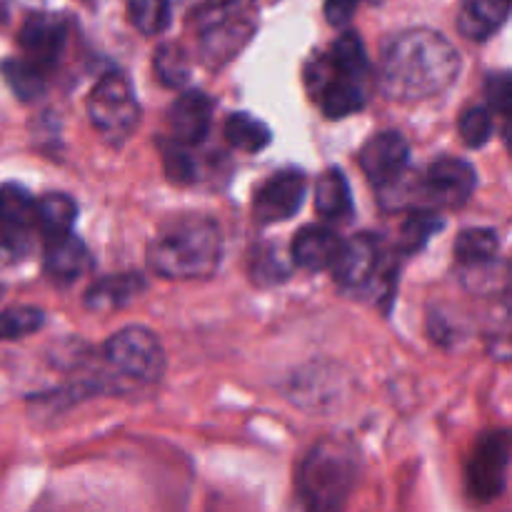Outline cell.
I'll return each instance as SVG.
<instances>
[{"mask_svg":"<svg viewBox=\"0 0 512 512\" xmlns=\"http://www.w3.org/2000/svg\"><path fill=\"white\" fill-rule=\"evenodd\" d=\"M330 273L345 290L375 288L385 273H390L385 243L373 233H360L343 240L338 258L330 265Z\"/></svg>","mask_w":512,"mask_h":512,"instance_id":"obj_8","label":"cell"},{"mask_svg":"<svg viewBox=\"0 0 512 512\" xmlns=\"http://www.w3.org/2000/svg\"><path fill=\"white\" fill-rule=\"evenodd\" d=\"M360 0H325V18L335 28H345L353 20Z\"/></svg>","mask_w":512,"mask_h":512,"instance_id":"obj_34","label":"cell"},{"mask_svg":"<svg viewBox=\"0 0 512 512\" xmlns=\"http://www.w3.org/2000/svg\"><path fill=\"white\" fill-rule=\"evenodd\" d=\"M360 478V455L345 438H325L310 448L298 470L300 500L310 510L333 512L345 508Z\"/></svg>","mask_w":512,"mask_h":512,"instance_id":"obj_3","label":"cell"},{"mask_svg":"<svg viewBox=\"0 0 512 512\" xmlns=\"http://www.w3.org/2000/svg\"><path fill=\"white\" fill-rule=\"evenodd\" d=\"M75 218H78V205L70 195L48 193L35 200V230L45 243L73 233Z\"/></svg>","mask_w":512,"mask_h":512,"instance_id":"obj_21","label":"cell"},{"mask_svg":"<svg viewBox=\"0 0 512 512\" xmlns=\"http://www.w3.org/2000/svg\"><path fill=\"white\" fill-rule=\"evenodd\" d=\"M510 468V433L508 430H488L480 435L470 453L465 468L468 495L478 503H493L508 488Z\"/></svg>","mask_w":512,"mask_h":512,"instance_id":"obj_6","label":"cell"},{"mask_svg":"<svg viewBox=\"0 0 512 512\" xmlns=\"http://www.w3.org/2000/svg\"><path fill=\"white\" fill-rule=\"evenodd\" d=\"M88 115L105 143L123 145L140 123V105L133 83L120 70H110L88 95Z\"/></svg>","mask_w":512,"mask_h":512,"instance_id":"obj_4","label":"cell"},{"mask_svg":"<svg viewBox=\"0 0 512 512\" xmlns=\"http://www.w3.org/2000/svg\"><path fill=\"white\" fill-rule=\"evenodd\" d=\"M153 68L165 88H183L190 78L188 58H185L183 48H178V45L173 43H165L155 50Z\"/></svg>","mask_w":512,"mask_h":512,"instance_id":"obj_28","label":"cell"},{"mask_svg":"<svg viewBox=\"0 0 512 512\" xmlns=\"http://www.w3.org/2000/svg\"><path fill=\"white\" fill-rule=\"evenodd\" d=\"M410 165V145L398 130H385L360 150V168L375 188H393Z\"/></svg>","mask_w":512,"mask_h":512,"instance_id":"obj_12","label":"cell"},{"mask_svg":"<svg viewBox=\"0 0 512 512\" xmlns=\"http://www.w3.org/2000/svg\"><path fill=\"white\" fill-rule=\"evenodd\" d=\"M160 150H163V163L165 173L173 180L175 185H190L195 180V160L193 155L188 153V145H180L175 140H168V143H160Z\"/></svg>","mask_w":512,"mask_h":512,"instance_id":"obj_32","label":"cell"},{"mask_svg":"<svg viewBox=\"0 0 512 512\" xmlns=\"http://www.w3.org/2000/svg\"><path fill=\"white\" fill-rule=\"evenodd\" d=\"M223 258L218 223L203 213L170 218L148 245V265L168 280H203L215 275Z\"/></svg>","mask_w":512,"mask_h":512,"instance_id":"obj_2","label":"cell"},{"mask_svg":"<svg viewBox=\"0 0 512 512\" xmlns=\"http://www.w3.org/2000/svg\"><path fill=\"white\" fill-rule=\"evenodd\" d=\"M315 208L325 220H343L353 210L348 178L340 168H328L315 183Z\"/></svg>","mask_w":512,"mask_h":512,"instance_id":"obj_22","label":"cell"},{"mask_svg":"<svg viewBox=\"0 0 512 512\" xmlns=\"http://www.w3.org/2000/svg\"><path fill=\"white\" fill-rule=\"evenodd\" d=\"M290 268L280 260V253L275 245H260L253 250V260H250V278L258 285H278L288 280Z\"/></svg>","mask_w":512,"mask_h":512,"instance_id":"obj_30","label":"cell"},{"mask_svg":"<svg viewBox=\"0 0 512 512\" xmlns=\"http://www.w3.org/2000/svg\"><path fill=\"white\" fill-rule=\"evenodd\" d=\"M0 73H3V80L8 83V88L13 90L23 103H33V100L43 98L45 95L43 68L30 63L28 58L5 60V63L0 65Z\"/></svg>","mask_w":512,"mask_h":512,"instance_id":"obj_24","label":"cell"},{"mask_svg":"<svg viewBox=\"0 0 512 512\" xmlns=\"http://www.w3.org/2000/svg\"><path fill=\"white\" fill-rule=\"evenodd\" d=\"M45 275L58 285H73L75 280L83 278L90 268H93V258H90L88 248L78 235L68 233L63 238H55L45 243V258H43Z\"/></svg>","mask_w":512,"mask_h":512,"instance_id":"obj_16","label":"cell"},{"mask_svg":"<svg viewBox=\"0 0 512 512\" xmlns=\"http://www.w3.org/2000/svg\"><path fill=\"white\" fill-rule=\"evenodd\" d=\"M225 140L243 153H260L270 145L273 133L260 118L250 113H233L225 120Z\"/></svg>","mask_w":512,"mask_h":512,"instance_id":"obj_23","label":"cell"},{"mask_svg":"<svg viewBox=\"0 0 512 512\" xmlns=\"http://www.w3.org/2000/svg\"><path fill=\"white\" fill-rule=\"evenodd\" d=\"M443 225V218L435 210H413L400 228V250L418 253Z\"/></svg>","mask_w":512,"mask_h":512,"instance_id":"obj_25","label":"cell"},{"mask_svg":"<svg viewBox=\"0 0 512 512\" xmlns=\"http://www.w3.org/2000/svg\"><path fill=\"white\" fill-rule=\"evenodd\" d=\"M458 128L460 138H463V143L468 145V148H485V145L490 143V138H493L495 130L493 113H490L488 108H483V105H475V108H468L460 115Z\"/></svg>","mask_w":512,"mask_h":512,"instance_id":"obj_31","label":"cell"},{"mask_svg":"<svg viewBox=\"0 0 512 512\" xmlns=\"http://www.w3.org/2000/svg\"><path fill=\"white\" fill-rule=\"evenodd\" d=\"M340 245H343V240L328 225H305L295 235L290 258H293V265H298V268L320 273V270H330L333 260L338 258Z\"/></svg>","mask_w":512,"mask_h":512,"instance_id":"obj_17","label":"cell"},{"mask_svg":"<svg viewBox=\"0 0 512 512\" xmlns=\"http://www.w3.org/2000/svg\"><path fill=\"white\" fill-rule=\"evenodd\" d=\"M305 80H308L310 95H313L315 103L320 105L325 118L340 120L365 108V78L345 73V70L338 68L328 55L308 65Z\"/></svg>","mask_w":512,"mask_h":512,"instance_id":"obj_7","label":"cell"},{"mask_svg":"<svg viewBox=\"0 0 512 512\" xmlns=\"http://www.w3.org/2000/svg\"><path fill=\"white\" fill-rule=\"evenodd\" d=\"M485 88H488V100H490V108H493V113L508 118L510 105H512V78H510L508 70L490 73Z\"/></svg>","mask_w":512,"mask_h":512,"instance_id":"obj_33","label":"cell"},{"mask_svg":"<svg viewBox=\"0 0 512 512\" xmlns=\"http://www.w3.org/2000/svg\"><path fill=\"white\" fill-rule=\"evenodd\" d=\"M105 360L118 375L135 380V383H158L165 373V350L158 335L143 325H130L118 330L105 343Z\"/></svg>","mask_w":512,"mask_h":512,"instance_id":"obj_5","label":"cell"},{"mask_svg":"<svg viewBox=\"0 0 512 512\" xmlns=\"http://www.w3.org/2000/svg\"><path fill=\"white\" fill-rule=\"evenodd\" d=\"M213 125V103L203 90H185L168 110L170 140L180 145H200Z\"/></svg>","mask_w":512,"mask_h":512,"instance_id":"obj_15","label":"cell"},{"mask_svg":"<svg viewBox=\"0 0 512 512\" xmlns=\"http://www.w3.org/2000/svg\"><path fill=\"white\" fill-rule=\"evenodd\" d=\"M500 235L495 228H468L458 235L455 255L465 275H475L478 270H490L498 265Z\"/></svg>","mask_w":512,"mask_h":512,"instance_id":"obj_20","label":"cell"},{"mask_svg":"<svg viewBox=\"0 0 512 512\" xmlns=\"http://www.w3.org/2000/svg\"><path fill=\"white\" fill-rule=\"evenodd\" d=\"M130 20L143 35L165 33L173 18L170 0H130Z\"/></svg>","mask_w":512,"mask_h":512,"instance_id":"obj_29","label":"cell"},{"mask_svg":"<svg viewBox=\"0 0 512 512\" xmlns=\"http://www.w3.org/2000/svg\"><path fill=\"white\" fill-rule=\"evenodd\" d=\"M308 198V178L303 170H280L265 180L253 198V215L260 225L290 220Z\"/></svg>","mask_w":512,"mask_h":512,"instance_id":"obj_10","label":"cell"},{"mask_svg":"<svg viewBox=\"0 0 512 512\" xmlns=\"http://www.w3.org/2000/svg\"><path fill=\"white\" fill-rule=\"evenodd\" d=\"M510 15V0H465L458 15V30L468 40L483 43L493 38Z\"/></svg>","mask_w":512,"mask_h":512,"instance_id":"obj_18","label":"cell"},{"mask_svg":"<svg viewBox=\"0 0 512 512\" xmlns=\"http://www.w3.org/2000/svg\"><path fill=\"white\" fill-rule=\"evenodd\" d=\"M145 288H148V283L140 273L108 275V278H100L98 283L90 285L88 293H85V308L98 310V313L125 308L140 293H145Z\"/></svg>","mask_w":512,"mask_h":512,"instance_id":"obj_19","label":"cell"},{"mask_svg":"<svg viewBox=\"0 0 512 512\" xmlns=\"http://www.w3.org/2000/svg\"><path fill=\"white\" fill-rule=\"evenodd\" d=\"M460 65V53L438 30H405L385 48L380 88L395 103H420L450 88Z\"/></svg>","mask_w":512,"mask_h":512,"instance_id":"obj_1","label":"cell"},{"mask_svg":"<svg viewBox=\"0 0 512 512\" xmlns=\"http://www.w3.org/2000/svg\"><path fill=\"white\" fill-rule=\"evenodd\" d=\"M43 325V310L33 308V305H15V308L0 310V343L28 338V335L38 333Z\"/></svg>","mask_w":512,"mask_h":512,"instance_id":"obj_26","label":"cell"},{"mask_svg":"<svg viewBox=\"0 0 512 512\" xmlns=\"http://www.w3.org/2000/svg\"><path fill=\"white\" fill-rule=\"evenodd\" d=\"M328 58L333 60L338 68H343L345 73L358 75V78H368L370 60L368 55H365L363 40H360V35L355 33V30H345V33L335 40Z\"/></svg>","mask_w":512,"mask_h":512,"instance_id":"obj_27","label":"cell"},{"mask_svg":"<svg viewBox=\"0 0 512 512\" xmlns=\"http://www.w3.org/2000/svg\"><path fill=\"white\" fill-rule=\"evenodd\" d=\"M35 198L18 183L0 188V243L8 253L25 255L33 245Z\"/></svg>","mask_w":512,"mask_h":512,"instance_id":"obj_13","label":"cell"},{"mask_svg":"<svg viewBox=\"0 0 512 512\" xmlns=\"http://www.w3.org/2000/svg\"><path fill=\"white\" fill-rule=\"evenodd\" d=\"M20 48L38 68H53L68 43V23L55 13H33L18 33Z\"/></svg>","mask_w":512,"mask_h":512,"instance_id":"obj_14","label":"cell"},{"mask_svg":"<svg viewBox=\"0 0 512 512\" xmlns=\"http://www.w3.org/2000/svg\"><path fill=\"white\" fill-rule=\"evenodd\" d=\"M478 188V173L463 158H440L423 178V193L438 208H463Z\"/></svg>","mask_w":512,"mask_h":512,"instance_id":"obj_11","label":"cell"},{"mask_svg":"<svg viewBox=\"0 0 512 512\" xmlns=\"http://www.w3.org/2000/svg\"><path fill=\"white\" fill-rule=\"evenodd\" d=\"M253 20L235 5H223L208 15L200 33V53L210 68H223L253 38Z\"/></svg>","mask_w":512,"mask_h":512,"instance_id":"obj_9","label":"cell"}]
</instances>
